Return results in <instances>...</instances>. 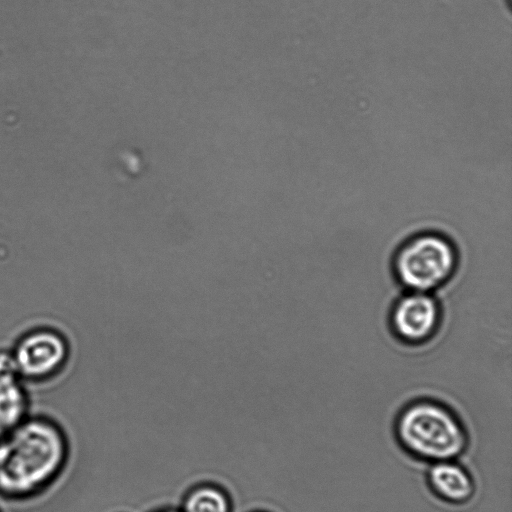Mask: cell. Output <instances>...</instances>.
Masks as SVG:
<instances>
[{
    "label": "cell",
    "mask_w": 512,
    "mask_h": 512,
    "mask_svg": "<svg viewBox=\"0 0 512 512\" xmlns=\"http://www.w3.org/2000/svg\"><path fill=\"white\" fill-rule=\"evenodd\" d=\"M70 441L56 420L30 415L0 438V497L26 501L48 490L63 474Z\"/></svg>",
    "instance_id": "obj_1"
},
{
    "label": "cell",
    "mask_w": 512,
    "mask_h": 512,
    "mask_svg": "<svg viewBox=\"0 0 512 512\" xmlns=\"http://www.w3.org/2000/svg\"><path fill=\"white\" fill-rule=\"evenodd\" d=\"M393 434L408 456L428 464L458 460L470 445L468 429L458 413L433 397L405 403L394 418Z\"/></svg>",
    "instance_id": "obj_2"
},
{
    "label": "cell",
    "mask_w": 512,
    "mask_h": 512,
    "mask_svg": "<svg viewBox=\"0 0 512 512\" xmlns=\"http://www.w3.org/2000/svg\"><path fill=\"white\" fill-rule=\"evenodd\" d=\"M390 265L403 291L436 293L458 274L461 251L449 234L424 229L408 235L398 244Z\"/></svg>",
    "instance_id": "obj_3"
},
{
    "label": "cell",
    "mask_w": 512,
    "mask_h": 512,
    "mask_svg": "<svg viewBox=\"0 0 512 512\" xmlns=\"http://www.w3.org/2000/svg\"><path fill=\"white\" fill-rule=\"evenodd\" d=\"M444 315L445 308L436 293L402 291L390 306L388 324L398 341L420 346L438 336Z\"/></svg>",
    "instance_id": "obj_4"
},
{
    "label": "cell",
    "mask_w": 512,
    "mask_h": 512,
    "mask_svg": "<svg viewBox=\"0 0 512 512\" xmlns=\"http://www.w3.org/2000/svg\"><path fill=\"white\" fill-rule=\"evenodd\" d=\"M68 345L57 332L32 331L17 343L12 352L18 376L39 380L56 373L67 360Z\"/></svg>",
    "instance_id": "obj_5"
},
{
    "label": "cell",
    "mask_w": 512,
    "mask_h": 512,
    "mask_svg": "<svg viewBox=\"0 0 512 512\" xmlns=\"http://www.w3.org/2000/svg\"><path fill=\"white\" fill-rule=\"evenodd\" d=\"M425 480L438 500L453 506L470 502L476 492L472 474L457 460L429 464Z\"/></svg>",
    "instance_id": "obj_6"
},
{
    "label": "cell",
    "mask_w": 512,
    "mask_h": 512,
    "mask_svg": "<svg viewBox=\"0 0 512 512\" xmlns=\"http://www.w3.org/2000/svg\"><path fill=\"white\" fill-rule=\"evenodd\" d=\"M31 414L29 397L19 377L0 374V438L19 426Z\"/></svg>",
    "instance_id": "obj_7"
},
{
    "label": "cell",
    "mask_w": 512,
    "mask_h": 512,
    "mask_svg": "<svg viewBox=\"0 0 512 512\" xmlns=\"http://www.w3.org/2000/svg\"><path fill=\"white\" fill-rule=\"evenodd\" d=\"M225 495L214 487H201L186 499L184 512H228Z\"/></svg>",
    "instance_id": "obj_8"
},
{
    "label": "cell",
    "mask_w": 512,
    "mask_h": 512,
    "mask_svg": "<svg viewBox=\"0 0 512 512\" xmlns=\"http://www.w3.org/2000/svg\"><path fill=\"white\" fill-rule=\"evenodd\" d=\"M162 512H175V511L168 510V511H162Z\"/></svg>",
    "instance_id": "obj_9"
},
{
    "label": "cell",
    "mask_w": 512,
    "mask_h": 512,
    "mask_svg": "<svg viewBox=\"0 0 512 512\" xmlns=\"http://www.w3.org/2000/svg\"><path fill=\"white\" fill-rule=\"evenodd\" d=\"M0 512H2V511L0 510Z\"/></svg>",
    "instance_id": "obj_10"
}]
</instances>
